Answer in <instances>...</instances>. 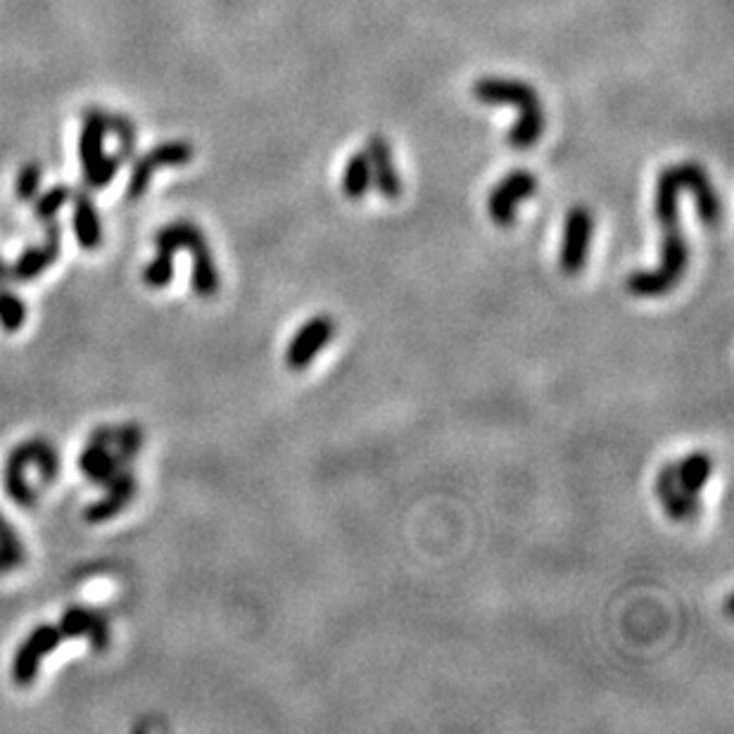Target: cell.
<instances>
[{
	"instance_id": "1",
	"label": "cell",
	"mask_w": 734,
	"mask_h": 734,
	"mask_svg": "<svg viewBox=\"0 0 734 734\" xmlns=\"http://www.w3.org/2000/svg\"><path fill=\"white\" fill-rule=\"evenodd\" d=\"M689 191L696 198V212L706 226L720 221V198L715 193L706 169L696 162H682L663 169L656 181V219L663 229L661 264L651 271H632L625 281L630 295L661 297L673 290L685 276L689 248L680 226V193Z\"/></svg>"
},
{
	"instance_id": "2",
	"label": "cell",
	"mask_w": 734,
	"mask_h": 734,
	"mask_svg": "<svg viewBox=\"0 0 734 734\" xmlns=\"http://www.w3.org/2000/svg\"><path fill=\"white\" fill-rule=\"evenodd\" d=\"M157 255L148 269L143 271V283L148 288H167L174 276V252L188 250L193 255V290L200 297H214L219 293V271L214 264L212 250L207 245L205 233H202L193 221L179 219L174 224L164 226L155 236Z\"/></svg>"
},
{
	"instance_id": "3",
	"label": "cell",
	"mask_w": 734,
	"mask_h": 734,
	"mask_svg": "<svg viewBox=\"0 0 734 734\" xmlns=\"http://www.w3.org/2000/svg\"><path fill=\"white\" fill-rule=\"evenodd\" d=\"M129 459H124L117 449H112L105 442L91 440L88 447L81 454L79 466L81 473L86 478H91L93 483L105 485L107 497L100 502L91 504L86 509V521L88 523H100L107 518L117 516L126 504L131 502L136 495V478L129 471Z\"/></svg>"
},
{
	"instance_id": "4",
	"label": "cell",
	"mask_w": 734,
	"mask_h": 734,
	"mask_svg": "<svg viewBox=\"0 0 734 734\" xmlns=\"http://www.w3.org/2000/svg\"><path fill=\"white\" fill-rule=\"evenodd\" d=\"M473 96L485 105H514L521 112L514 129L506 134L511 148L528 150L540 141L544 124V117L540 96L530 84L518 79H502V77H483L473 84Z\"/></svg>"
},
{
	"instance_id": "5",
	"label": "cell",
	"mask_w": 734,
	"mask_h": 734,
	"mask_svg": "<svg viewBox=\"0 0 734 734\" xmlns=\"http://www.w3.org/2000/svg\"><path fill=\"white\" fill-rule=\"evenodd\" d=\"M537 193V176L528 169H516L506 174L502 181L492 188L487 198V212L499 229H509L516 224V210L523 200L533 198Z\"/></svg>"
},
{
	"instance_id": "6",
	"label": "cell",
	"mask_w": 734,
	"mask_h": 734,
	"mask_svg": "<svg viewBox=\"0 0 734 734\" xmlns=\"http://www.w3.org/2000/svg\"><path fill=\"white\" fill-rule=\"evenodd\" d=\"M65 639L67 637L60 625H39L34 632H29V637L17 649L15 661H12V682L17 687L34 685L43 656L58 649Z\"/></svg>"
},
{
	"instance_id": "7",
	"label": "cell",
	"mask_w": 734,
	"mask_h": 734,
	"mask_svg": "<svg viewBox=\"0 0 734 734\" xmlns=\"http://www.w3.org/2000/svg\"><path fill=\"white\" fill-rule=\"evenodd\" d=\"M592 231V212L587 207H573L566 217V226H563V240L559 250V267L563 274L575 276L585 269L592 245Z\"/></svg>"
},
{
	"instance_id": "8",
	"label": "cell",
	"mask_w": 734,
	"mask_h": 734,
	"mask_svg": "<svg viewBox=\"0 0 734 734\" xmlns=\"http://www.w3.org/2000/svg\"><path fill=\"white\" fill-rule=\"evenodd\" d=\"M193 160V145L186 141H172V143H162L157 148L150 150L148 155H143L141 160L134 164V172H131L129 186H126V198L131 202H136L138 198H143L145 191H148L150 179L157 169L162 167H181V164H188Z\"/></svg>"
},
{
	"instance_id": "9",
	"label": "cell",
	"mask_w": 734,
	"mask_h": 734,
	"mask_svg": "<svg viewBox=\"0 0 734 734\" xmlns=\"http://www.w3.org/2000/svg\"><path fill=\"white\" fill-rule=\"evenodd\" d=\"M335 331H338V326H335V321L328 314H319L314 316V319H309L307 324L293 335V340H290L286 350L288 369L293 371L307 369V366L316 359V354L331 343Z\"/></svg>"
},
{
	"instance_id": "10",
	"label": "cell",
	"mask_w": 734,
	"mask_h": 734,
	"mask_svg": "<svg viewBox=\"0 0 734 734\" xmlns=\"http://www.w3.org/2000/svg\"><path fill=\"white\" fill-rule=\"evenodd\" d=\"M46 224V243L41 248H27L12 264V281L15 283H29L36 281L43 271L53 267L60 257V240H62V226L55 219L43 221Z\"/></svg>"
},
{
	"instance_id": "11",
	"label": "cell",
	"mask_w": 734,
	"mask_h": 734,
	"mask_svg": "<svg viewBox=\"0 0 734 734\" xmlns=\"http://www.w3.org/2000/svg\"><path fill=\"white\" fill-rule=\"evenodd\" d=\"M366 157L371 164V186L388 200H397L402 195V179L397 172L395 160H392L390 143L383 136H371L366 141Z\"/></svg>"
},
{
	"instance_id": "12",
	"label": "cell",
	"mask_w": 734,
	"mask_h": 734,
	"mask_svg": "<svg viewBox=\"0 0 734 734\" xmlns=\"http://www.w3.org/2000/svg\"><path fill=\"white\" fill-rule=\"evenodd\" d=\"M60 628L65 632V637L86 635L91 647L96 651H105L110 647V625H107V620L93 609L72 606V609H67L65 616H62Z\"/></svg>"
},
{
	"instance_id": "13",
	"label": "cell",
	"mask_w": 734,
	"mask_h": 734,
	"mask_svg": "<svg viewBox=\"0 0 734 734\" xmlns=\"http://www.w3.org/2000/svg\"><path fill=\"white\" fill-rule=\"evenodd\" d=\"M103 138H105V112L88 110L84 115V129H81V143H79L81 167H84L86 181L91 179L93 172L98 169L100 160L105 157Z\"/></svg>"
},
{
	"instance_id": "14",
	"label": "cell",
	"mask_w": 734,
	"mask_h": 734,
	"mask_svg": "<svg viewBox=\"0 0 734 734\" xmlns=\"http://www.w3.org/2000/svg\"><path fill=\"white\" fill-rule=\"evenodd\" d=\"M69 198L74 200V233H77L79 245L84 250H96L103 243V226H100L91 195L86 191H72Z\"/></svg>"
},
{
	"instance_id": "15",
	"label": "cell",
	"mask_w": 734,
	"mask_h": 734,
	"mask_svg": "<svg viewBox=\"0 0 734 734\" xmlns=\"http://www.w3.org/2000/svg\"><path fill=\"white\" fill-rule=\"evenodd\" d=\"M713 473V459L706 452H694L677 461V485L685 492L699 495Z\"/></svg>"
},
{
	"instance_id": "16",
	"label": "cell",
	"mask_w": 734,
	"mask_h": 734,
	"mask_svg": "<svg viewBox=\"0 0 734 734\" xmlns=\"http://www.w3.org/2000/svg\"><path fill=\"white\" fill-rule=\"evenodd\" d=\"M371 191V164L366 153H357L347 160L343 174V193L350 200L364 198Z\"/></svg>"
},
{
	"instance_id": "17",
	"label": "cell",
	"mask_w": 734,
	"mask_h": 734,
	"mask_svg": "<svg viewBox=\"0 0 734 734\" xmlns=\"http://www.w3.org/2000/svg\"><path fill=\"white\" fill-rule=\"evenodd\" d=\"M661 502H663V509H666V514L673 518V521H682V523L694 521L701 511L699 495L685 492L680 485H677L673 492H668Z\"/></svg>"
},
{
	"instance_id": "18",
	"label": "cell",
	"mask_w": 734,
	"mask_h": 734,
	"mask_svg": "<svg viewBox=\"0 0 734 734\" xmlns=\"http://www.w3.org/2000/svg\"><path fill=\"white\" fill-rule=\"evenodd\" d=\"M24 321H27L24 302L5 283H0V326L8 333H15L24 326Z\"/></svg>"
},
{
	"instance_id": "19",
	"label": "cell",
	"mask_w": 734,
	"mask_h": 734,
	"mask_svg": "<svg viewBox=\"0 0 734 734\" xmlns=\"http://www.w3.org/2000/svg\"><path fill=\"white\" fill-rule=\"evenodd\" d=\"M0 556L8 563V568H20L27 561V552H24L22 540L17 537L12 525L5 521V516L0 514Z\"/></svg>"
},
{
	"instance_id": "20",
	"label": "cell",
	"mask_w": 734,
	"mask_h": 734,
	"mask_svg": "<svg viewBox=\"0 0 734 734\" xmlns=\"http://www.w3.org/2000/svg\"><path fill=\"white\" fill-rule=\"evenodd\" d=\"M105 131H110V134H115L119 138V157H122V162L131 160V157H134V148H136L134 124H131L126 117L105 115Z\"/></svg>"
},
{
	"instance_id": "21",
	"label": "cell",
	"mask_w": 734,
	"mask_h": 734,
	"mask_svg": "<svg viewBox=\"0 0 734 734\" xmlns=\"http://www.w3.org/2000/svg\"><path fill=\"white\" fill-rule=\"evenodd\" d=\"M69 195H72V188H67V186L50 188V191L43 195L39 202H36V207H34L36 219H41V221L55 219V214H58L60 207L69 200Z\"/></svg>"
},
{
	"instance_id": "22",
	"label": "cell",
	"mask_w": 734,
	"mask_h": 734,
	"mask_svg": "<svg viewBox=\"0 0 734 734\" xmlns=\"http://www.w3.org/2000/svg\"><path fill=\"white\" fill-rule=\"evenodd\" d=\"M41 186V167L36 162L24 164L20 176H17V198L34 200Z\"/></svg>"
},
{
	"instance_id": "23",
	"label": "cell",
	"mask_w": 734,
	"mask_h": 734,
	"mask_svg": "<svg viewBox=\"0 0 734 734\" xmlns=\"http://www.w3.org/2000/svg\"><path fill=\"white\" fill-rule=\"evenodd\" d=\"M119 167H122V157L119 155H110V157H103L98 164V169L93 172L91 179H88V183H91L93 188H105L110 186V181L115 179V174L119 172Z\"/></svg>"
},
{
	"instance_id": "24",
	"label": "cell",
	"mask_w": 734,
	"mask_h": 734,
	"mask_svg": "<svg viewBox=\"0 0 734 734\" xmlns=\"http://www.w3.org/2000/svg\"><path fill=\"white\" fill-rule=\"evenodd\" d=\"M0 283H15L12 281V267H8L3 259H0Z\"/></svg>"
},
{
	"instance_id": "25",
	"label": "cell",
	"mask_w": 734,
	"mask_h": 734,
	"mask_svg": "<svg viewBox=\"0 0 734 734\" xmlns=\"http://www.w3.org/2000/svg\"><path fill=\"white\" fill-rule=\"evenodd\" d=\"M725 613H727V618H732V594L725 601Z\"/></svg>"
},
{
	"instance_id": "26",
	"label": "cell",
	"mask_w": 734,
	"mask_h": 734,
	"mask_svg": "<svg viewBox=\"0 0 734 734\" xmlns=\"http://www.w3.org/2000/svg\"><path fill=\"white\" fill-rule=\"evenodd\" d=\"M5 571H10V568H8V563L3 561V556H0V573H5Z\"/></svg>"
}]
</instances>
